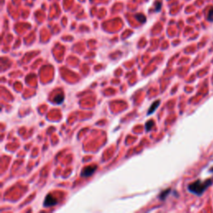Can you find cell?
<instances>
[{
	"label": "cell",
	"mask_w": 213,
	"mask_h": 213,
	"mask_svg": "<svg viewBox=\"0 0 213 213\" xmlns=\"http://www.w3.org/2000/svg\"><path fill=\"white\" fill-rule=\"evenodd\" d=\"M212 182V179H207L205 181H201L200 180H197L195 182L188 185V191L197 196H201L203 194V192L211 185Z\"/></svg>",
	"instance_id": "1"
},
{
	"label": "cell",
	"mask_w": 213,
	"mask_h": 213,
	"mask_svg": "<svg viewBox=\"0 0 213 213\" xmlns=\"http://www.w3.org/2000/svg\"><path fill=\"white\" fill-rule=\"evenodd\" d=\"M98 169L97 166H89L86 167L85 168L83 169V171L81 172V177H88L90 176H92L93 173L96 172V170Z\"/></svg>",
	"instance_id": "2"
},
{
	"label": "cell",
	"mask_w": 213,
	"mask_h": 213,
	"mask_svg": "<svg viewBox=\"0 0 213 213\" xmlns=\"http://www.w3.org/2000/svg\"><path fill=\"white\" fill-rule=\"evenodd\" d=\"M58 204V201L55 197H53L51 194H48L43 201V206L45 207H49L52 206H55Z\"/></svg>",
	"instance_id": "3"
},
{
	"label": "cell",
	"mask_w": 213,
	"mask_h": 213,
	"mask_svg": "<svg viewBox=\"0 0 213 213\" xmlns=\"http://www.w3.org/2000/svg\"><path fill=\"white\" fill-rule=\"evenodd\" d=\"M64 100V95L62 93H58L53 97V102L56 104H61Z\"/></svg>",
	"instance_id": "4"
},
{
	"label": "cell",
	"mask_w": 213,
	"mask_h": 213,
	"mask_svg": "<svg viewBox=\"0 0 213 213\" xmlns=\"http://www.w3.org/2000/svg\"><path fill=\"white\" fill-rule=\"evenodd\" d=\"M159 104H160V101H159V100L155 101L154 103H153L151 105V107H150V108L148 109V112H147V114H148V115H151L152 113L154 112L155 111L157 110V107H158Z\"/></svg>",
	"instance_id": "5"
},
{
	"label": "cell",
	"mask_w": 213,
	"mask_h": 213,
	"mask_svg": "<svg viewBox=\"0 0 213 213\" xmlns=\"http://www.w3.org/2000/svg\"><path fill=\"white\" fill-rule=\"evenodd\" d=\"M170 192H171V189H170V188L167 189V190H165V191H163V192L160 194V196H159V199L161 200V201L165 200V198L167 197V196L169 195Z\"/></svg>",
	"instance_id": "6"
},
{
	"label": "cell",
	"mask_w": 213,
	"mask_h": 213,
	"mask_svg": "<svg viewBox=\"0 0 213 213\" xmlns=\"http://www.w3.org/2000/svg\"><path fill=\"white\" fill-rule=\"evenodd\" d=\"M135 18L137 19V20L141 22V23H144L146 22V17H145L143 14L141 13H137L135 15Z\"/></svg>",
	"instance_id": "7"
},
{
	"label": "cell",
	"mask_w": 213,
	"mask_h": 213,
	"mask_svg": "<svg viewBox=\"0 0 213 213\" xmlns=\"http://www.w3.org/2000/svg\"><path fill=\"white\" fill-rule=\"evenodd\" d=\"M153 125H154V122L150 120L148 122H147V123L145 124V126H146V131L147 132H149V131H151V129L152 128Z\"/></svg>",
	"instance_id": "8"
},
{
	"label": "cell",
	"mask_w": 213,
	"mask_h": 213,
	"mask_svg": "<svg viewBox=\"0 0 213 213\" xmlns=\"http://www.w3.org/2000/svg\"><path fill=\"white\" fill-rule=\"evenodd\" d=\"M207 19L210 22H213V8H211V9L209 10L208 14H207Z\"/></svg>",
	"instance_id": "9"
},
{
	"label": "cell",
	"mask_w": 213,
	"mask_h": 213,
	"mask_svg": "<svg viewBox=\"0 0 213 213\" xmlns=\"http://www.w3.org/2000/svg\"><path fill=\"white\" fill-rule=\"evenodd\" d=\"M161 2H157L155 4V12H159V11L161 10Z\"/></svg>",
	"instance_id": "10"
},
{
	"label": "cell",
	"mask_w": 213,
	"mask_h": 213,
	"mask_svg": "<svg viewBox=\"0 0 213 213\" xmlns=\"http://www.w3.org/2000/svg\"><path fill=\"white\" fill-rule=\"evenodd\" d=\"M210 171H211V172H213V167H212V168H211V170H210Z\"/></svg>",
	"instance_id": "11"
}]
</instances>
